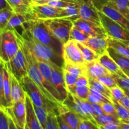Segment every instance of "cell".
<instances>
[{"mask_svg":"<svg viewBox=\"0 0 129 129\" xmlns=\"http://www.w3.org/2000/svg\"><path fill=\"white\" fill-rule=\"evenodd\" d=\"M21 28L22 31L21 34H19L16 29L13 30L19 41L30 50L37 59L49 63H55L60 66H62L60 64L63 66L64 60L58 52L54 50L51 47L37 40L25 28L21 27Z\"/></svg>","mask_w":129,"mask_h":129,"instance_id":"obj_1","label":"cell"},{"mask_svg":"<svg viewBox=\"0 0 129 129\" xmlns=\"http://www.w3.org/2000/svg\"><path fill=\"white\" fill-rule=\"evenodd\" d=\"M18 43L26 57L28 76L37 84L47 99L57 104H62L60 95L57 91L54 88V86L49 84L43 77L38 66L37 62L35 55L30 50H28L19 40Z\"/></svg>","mask_w":129,"mask_h":129,"instance_id":"obj_2","label":"cell"},{"mask_svg":"<svg viewBox=\"0 0 129 129\" xmlns=\"http://www.w3.org/2000/svg\"><path fill=\"white\" fill-rule=\"evenodd\" d=\"M20 83L26 94L31 99L33 105L44 107L50 112H54L57 115H59V107L61 104H57L47 99L39 87L28 76H26L23 78Z\"/></svg>","mask_w":129,"mask_h":129,"instance_id":"obj_3","label":"cell"},{"mask_svg":"<svg viewBox=\"0 0 129 129\" xmlns=\"http://www.w3.org/2000/svg\"><path fill=\"white\" fill-rule=\"evenodd\" d=\"M21 27H23L28 31L30 35L37 40L51 47L54 49L57 47L55 43V39L49 30L43 20H31L24 23Z\"/></svg>","mask_w":129,"mask_h":129,"instance_id":"obj_4","label":"cell"},{"mask_svg":"<svg viewBox=\"0 0 129 129\" xmlns=\"http://www.w3.org/2000/svg\"><path fill=\"white\" fill-rule=\"evenodd\" d=\"M51 35L62 45L69 40L70 31L73 26V21L63 18L44 20Z\"/></svg>","mask_w":129,"mask_h":129,"instance_id":"obj_5","label":"cell"},{"mask_svg":"<svg viewBox=\"0 0 129 129\" xmlns=\"http://www.w3.org/2000/svg\"><path fill=\"white\" fill-rule=\"evenodd\" d=\"M20 49L18 40L14 30H5L0 34V60L10 61Z\"/></svg>","mask_w":129,"mask_h":129,"instance_id":"obj_6","label":"cell"},{"mask_svg":"<svg viewBox=\"0 0 129 129\" xmlns=\"http://www.w3.org/2000/svg\"><path fill=\"white\" fill-rule=\"evenodd\" d=\"M98 14L101 25L108 36L125 42L129 45V31L100 10H98Z\"/></svg>","mask_w":129,"mask_h":129,"instance_id":"obj_7","label":"cell"},{"mask_svg":"<svg viewBox=\"0 0 129 129\" xmlns=\"http://www.w3.org/2000/svg\"><path fill=\"white\" fill-rule=\"evenodd\" d=\"M6 68L19 81L28 75L27 63L23 51L20 47V49L16 55L8 62L5 63Z\"/></svg>","mask_w":129,"mask_h":129,"instance_id":"obj_8","label":"cell"},{"mask_svg":"<svg viewBox=\"0 0 129 129\" xmlns=\"http://www.w3.org/2000/svg\"><path fill=\"white\" fill-rule=\"evenodd\" d=\"M62 57L64 60V63L86 66V62L83 59L75 40H69L66 43L63 44L62 46Z\"/></svg>","mask_w":129,"mask_h":129,"instance_id":"obj_9","label":"cell"},{"mask_svg":"<svg viewBox=\"0 0 129 129\" xmlns=\"http://www.w3.org/2000/svg\"><path fill=\"white\" fill-rule=\"evenodd\" d=\"M49 64L51 68V83L59 93L62 103L68 93L64 81L62 67L53 62H50Z\"/></svg>","mask_w":129,"mask_h":129,"instance_id":"obj_10","label":"cell"},{"mask_svg":"<svg viewBox=\"0 0 129 129\" xmlns=\"http://www.w3.org/2000/svg\"><path fill=\"white\" fill-rule=\"evenodd\" d=\"M78 3L80 18L101 25L98 9L93 0H76Z\"/></svg>","mask_w":129,"mask_h":129,"instance_id":"obj_11","label":"cell"},{"mask_svg":"<svg viewBox=\"0 0 129 129\" xmlns=\"http://www.w3.org/2000/svg\"><path fill=\"white\" fill-rule=\"evenodd\" d=\"M62 8L53 7L47 5L31 3V13L35 20H48L59 18Z\"/></svg>","mask_w":129,"mask_h":129,"instance_id":"obj_12","label":"cell"},{"mask_svg":"<svg viewBox=\"0 0 129 129\" xmlns=\"http://www.w3.org/2000/svg\"><path fill=\"white\" fill-rule=\"evenodd\" d=\"M6 112L12 117L16 125L23 128L26 124V108L25 100H21L7 108Z\"/></svg>","mask_w":129,"mask_h":129,"instance_id":"obj_13","label":"cell"},{"mask_svg":"<svg viewBox=\"0 0 129 129\" xmlns=\"http://www.w3.org/2000/svg\"><path fill=\"white\" fill-rule=\"evenodd\" d=\"M73 25L90 37L108 36L105 30L102 27V25H98L88 20H83L81 18L77 19L73 21Z\"/></svg>","mask_w":129,"mask_h":129,"instance_id":"obj_14","label":"cell"},{"mask_svg":"<svg viewBox=\"0 0 129 129\" xmlns=\"http://www.w3.org/2000/svg\"><path fill=\"white\" fill-rule=\"evenodd\" d=\"M107 37H90L87 41L83 43L93 50L98 56L103 55L109 47Z\"/></svg>","mask_w":129,"mask_h":129,"instance_id":"obj_15","label":"cell"},{"mask_svg":"<svg viewBox=\"0 0 129 129\" xmlns=\"http://www.w3.org/2000/svg\"><path fill=\"white\" fill-rule=\"evenodd\" d=\"M98 10L102 11L105 15L112 18L115 22L119 24L121 26H122L123 28L129 31V20L123 15H122L120 13L118 12L117 10L113 8L110 5L105 4Z\"/></svg>","mask_w":129,"mask_h":129,"instance_id":"obj_16","label":"cell"},{"mask_svg":"<svg viewBox=\"0 0 129 129\" xmlns=\"http://www.w3.org/2000/svg\"><path fill=\"white\" fill-rule=\"evenodd\" d=\"M86 67L88 78L91 79H96L100 77L112 74L98 61V59L86 62Z\"/></svg>","mask_w":129,"mask_h":129,"instance_id":"obj_17","label":"cell"},{"mask_svg":"<svg viewBox=\"0 0 129 129\" xmlns=\"http://www.w3.org/2000/svg\"><path fill=\"white\" fill-rule=\"evenodd\" d=\"M98 60L112 74H116L123 78L128 77L123 73V71L118 66L117 62L113 60L107 51L103 55L99 56Z\"/></svg>","mask_w":129,"mask_h":129,"instance_id":"obj_18","label":"cell"},{"mask_svg":"<svg viewBox=\"0 0 129 129\" xmlns=\"http://www.w3.org/2000/svg\"><path fill=\"white\" fill-rule=\"evenodd\" d=\"M59 115L62 118L72 129H78L79 128V123L82 118L68 109L63 104L60 105L59 107Z\"/></svg>","mask_w":129,"mask_h":129,"instance_id":"obj_19","label":"cell"},{"mask_svg":"<svg viewBox=\"0 0 129 129\" xmlns=\"http://www.w3.org/2000/svg\"><path fill=\"white\" fill-rule=\"evenodd\" d=\"M25 103L26 108V124L28 127L30 129H44L35 114L32 102L26 94L25 96Z\"/></svg>","mask_w":129,"mask_h":129,"instance_id":"obj_20","label":"cell"},{"mask_svg":"<svg viewBox=\"0 0 129 129\" xmlns=\"http://www.w3.org/2000/svg\"><path fill=\"white\" fill-rule=\"evenodd\" d=\"M11 83V98L12 105L21 100H25L26 93L23 88L20 82L9 72Z\"/></svg>","mask_w":129,"mask_h":129,"instance_id":"obj_21","label":"cell"},{"mask_svg":"<svg viewBox=\"0 0 129 129\" xmlns=\"http://www.w3.org/2000/svg\"><path fill=\"white\" fill-rule=\"evenodd\" d=\"M31 20H35V18L31 11L26 14L14 13L10 18L5 30H13L16 27L21 26L24 23Z\"/></svg>","mask_w":129,"mask_h":129,"instance_id":"obj_22","label":"cell"},{"mask_svg":"<svg viewBox=\"0 0 129 129\" xmlns=\"http://www.w3.org/2000/svg\"><path fill=\"white\" fill-rule=\"evenodd\" d=\"M62 104L66 106L71 111L78 115L82 119H88L85 113H84L81 107L77 101L76 96L70 92H68L66 98L64 100Z\"/></svg>","mask_w":129,"mask_h":129,"instance_id":"obj_23","label":"cell"},{"mask_svg":"<svg viewBox=\"0 0 129 129\" xmlns=\"http://www.w3.org/2000/svg\"><path fill=\"white\" fill-rule=\"evenodd\" d=\"M15 13L26 14L31 11V2L29 0H6Z\"/></svg>","mask_w":129,"mask_h":129,"instance_id":"obj_24","label":"cell"},{"mask_svg":"<svg viewBox=\"0 0 129 129\" xmlns=\"http://www.w3.org/2000/svg\"><path fill=\"white\" fill-rule=\"evenodd\" d=\"M109 47L112 48L117 53L125 57L129 58V45L125 42L108 37Z\"/></svg>","mask_w":129,"mask_h":129,"instance_id":"obj_25","label":"cell"},{"mask_svg":"<svg viewBox=\"0 0 129 129\" xmlns=\"http://www.w3.org/2000/svg\"><path fill=\"white\" fill-rule=\"evenodd\" d=\"M107 52L117 62L123 73L129 77V58L125 57L116 52L112 48L108 47Z\"/></svg>","mask_w":129,"mask_h":129,"instance_id":"obj_26","label":"cell"},{"mask_svg":"<svg viewBox=\"0 0 129 129\" xmlns=\"http://www.w3.org/2000/svg\"><path fill=\"white\" fill-rule=\"evenodd\" d=\"M4 78V93H5L6 109L12 106V101L11 98V83H10V74L8 70L5 65L3 69ZM5 109V110H6Z\"/></svg>","mask_w":129,"mask_h":129,"instance_id":"obj_27","label":"cell"},{"mask_svg":"<svg viewBox=\"0 0 129 129\" xmlns=\"http://www.w3.org/2000/svg\"><path fill=\"white\" fill-rule=\"evenodd\" d=\"M129 20V0H110L107 3Z\"/></svg>","mask_w":129,"mask_h":129,"instance_id":"obj_28","label":"cell"},{"mask_svg":"<svg viewBox=\"0 0 129 129\" xmlns=\"http://www.w3.org/2000/svg\"><path fill=\"white\" fill-rule=\"evenodd\" d=\"M59 18L70 20L74 21L77 19L80 18L79 10L78 6H69L62 8L59 15Z\"/></svg>","mask_w":129,"mask_h":129,"instance_id":"obj_29","label":"cell"},{"mask_svg":"<svg viewBox=\"0 0 129 129\" xmlns=\"http://www.w3.org/2000/svg\"><path fill=\"white\" fill-rule=\"evenodd\" d=\"M76 43L86 62L93 61L98 59L99 56L92 49H91L83 43L79 42H76Z\"/></svg>","mask_w":129,"mask_h":129,"instance_id":"obj_30","label":"cell"},{"mask_svg":"<svg viewBox=\"0 0 129 129\" xmlns=\"http://www.w3.org/2000/svg\"><path fill=\"white\" fill-rule=\"evenodd\" d=\"M89 88L100 92L104 94L105 96L109 98L110 100H112V94H111L110 89H108L107 86L102 84V83L96 79H91L89 78Z\"/></svg>","mask_w":129,"mask_h":129,"instance_id":"obj_31","label":"cell"},{"mask_svg":"<svg viewBox=\"0 0 129 129\" xmlns=\"http://www.w3.org/2000/svg\"><path fill=\"white\" fill-rule=\"evenodd\" d=\"M62 69L66 71L69 72L71 74L79 77V76H87L86 67L81 66L74 65V64L64 63L62 66Z\"/></svg>","mask_w":129,"mask_h":129,"instance_id":"obj_32","label":"cell"},{"mask_svg":"<svg viewBox=\"0 0 129 129\" xmlns=\"http://www.w3.org/2000/svg\"><path fill=\"white\" fill-rule=\"evenodd\" d=\"M68 92L76 96L77 98L80 99L87 100L90 91H89V87L88 86H74L68 87L67 88Z\"/></svg>","mask_w":129,"mask_h":129,"instance_id":"obj_33","label":"cell"},{"mask_svg":"<svg viewBox=\"0 0 129 129\" xmlns=\"http://www.w3.org/2000/svg\"><path fill=\"white\" fill-rule=\"evenodd\" d=\"M89 37H90L89 35L73 25L70 31L69 40H73L79 42L84 43L87 41Z\"/></svg>","mask_w":129,"mask_h":129,"instance_id":"obj_34","label":"cell"},{"mask_svg":"<svg viewBox=\"0 0 129 129\" xmlns=\"http://www.w3.org/2000/svg\"><path fill=\"white\" fill-rule=\"evenodd\" d=\"M15 13L10 8L0 10V31H5L11 16Z\"/></svg>","mask_w":129,"mask_h":129,"instance_id":"obj_35","label":"cell"},{"mask_svg":"<svg viewBox=\"0 0 129 129\" xmlns=\"http://www.w3.org/2000/svg\"><path fill=\"white\" fill-rule=\"evenodd\" d=\"M112 103L114 105L115 109L118 113L119 120L121 122L129 123V110L123 107L117 101L112 99Z\"/></svg>","mask_w":129,"mask_h":129,"instance_id":"obj_36","label":"cell"},{"mask_svg":"<svg viewBox=\"0 0 129 129\" xmlns=\"http://www.w3.org/2000/svg\"><path fill=\"white\" fill-rule=\"evenodd\" d=\"M34 105V110H35L37 117L40 122L41 125L42 126L43 128L44 129L45 127V125H46L47 120L48 114L50 112L44 107H38V106L34 105Z\"/></svg>","mask_w":129,"mask_h":129,"instance_id":"obj_37","label":"cell"},{"mask_svg":"<svg viewBox=\"0 0 129 129\" xmlns=\"http://www.w3.org/2000/svg\"><path fill=\"white\" fill-rule=\"evenodd\" d=\"M5 63L0 60V106L1 108L6 109V103H5V93H4V78L3 69Z\"/></svg>","mask_w":129,"mask_h":129,"instance_id":"obj_38","label":"cell"},{"mask_svg":"<svg viewBox=\"0 0 129 129\" xmlns=\"http://www.w3.org/2000/svg\"><path fill=\"white\" fill-rule=\"evenodd\" d=\"M44 129H60L56 113L54 112H49Z\"/></svg>","mask_w":129,"mask_h":129,"instance_id":"obj_39","label":"cell"},{"mask_svg":"<svg viewBox=\"0 0 129 129\" xmlns=\"http://www.w3.org/2000/svg\"><path fill=\"white\" fill-rule=\"evenodd\" d=\"M96 122L97 125H104L106 123H110V122H120V120L113 116L108 115L103 113L101 115L96 116L94 117Z\"/></svg>","mask_w":129,"mask_h":129,"instance_id":"obj_40","label":"cell"},{"mask_svg":"<svg viewBox=\"0 0 129 129\" xmlns=\"http://www.w3.org/2000/svg\"><path fill=\"white\" fill-rule=\"evenodd\" d=\"M101 107H102L103 113L107 115H108L113 116V117H115V118H118L119 120L118 113H117L115 107L113 103L103 102V103H101Z\"/></svg>","mask_w":129,"mask_h":129,"instance_id":"obj_41","label":"cell"},{"mask_svg":"<svg viewBox=\"0 0 129 129\" xmlns=\"http://www.w3.org/2000/svg\"><path fill=\"white\" fill-rule=\"evenodd\" d=\"M96 79L99 81L100 83H102V84H104L105 86H107L110 89L114 88V87L117 86V83H116L113 77L112 76V74L100 77V78H98Z\"/></svg>","mask_w":129,"mask_h":129,"instance_id":"obj_42","label":"cell"},{"mask_svg":"<svg viewBox=\"0 0 129 129\" xmlns=\"http://www.w3.org/2000/svg\"><path fill=\"white\" fill-rule=\"evenodd\" d=\"M112 76L115 80L118 86L122 88L123 90H129V77L123 78L113 74H112Z\"/></svg>","mask_w":129,"mask_h":129,"instance_id":"obj_43","label":"cell"},{"mask_svg":"<svg viewBox=\"0 0 129 129\" xmlns=\"http://www.w3.org/2000/svg\"><path fill=\"white\" fill-rule=\"evenodd\" d=\"M63 73H64V81H65L66 88L68 87H71L75 86L76 81L78 79V76L71 74L69 72L63 69Z\"/></svg>","mask_w":129,"mask_h":129,"instance_id":"obj_44","label":"cell"},{"mask_svg":"<svg viewBox=\"0 0 129 129\" xmlns=\"http://www.w3.org/2000/svg\"><path fill=\"white\" fill-rule=\"evenodd\" d=\"M110 92L112 94V99H114L115 100L118 102H120L123 99V97L125 96L124 91L118 86L110 89Z\"/></svg>","mask_w":129,"mask_h":129,"instance_id":"obj_45","label":"cell"},{"mask_svg":"<svg viewBox=\"0 0 129 129\" xmlns=\"http://www.w3.org/2000/svg\"><path fill=\"white\" fill-rule=\"evenodd\" d=\"M0 129H10L7 113L5 110L1 108H0Z\"/></svg>","mask_w":129,"mask_h":129,"instance_id":"obj_46","label":"cell"},{"mask_svg":"<svg viewBox=\"0 0 129 129\" xmlns=\"http://www.w3.org/2000/svg\"><path fill=\"white\" fill-rule=\"evenodd\" d=\"M78 129H99L96 124L88 119H82Z\"/></svg>","mask_w":129,"mask_h":129,"instance_id":"obj_47","label":"cell"},{"mask_svg":"<svg viewBox=\"0 0 129 129\" xmlns=\"http://www.w3.org/2000/svg\"><path fill=\"white\" fill-rule=\"evenodd\" d=\"M76 86H88L89 85V78L85 76H79L78 78L76 83L75 84Z\"/></svg>","mask_w":129,"mask_h":129,"instance_id":"obj_48","label":"cell"},{"mask_svg":"<svg viewBox=\"0 0 129 129\" xmlns=\"http://www.w3.org/2000/svg\"><path fill=\"white\" fill-rule=\"evenodd\" d=\"M120 122H110V123H106L104 125H98V127L99 129H117Z\"/></svg>","mask_w":129,"mask_h":129,"instance_id":"obj_49","label":"cell"},{"mask_svg":"<svg viewBox=\"0 0 129 129\" xmlns=\"http://www.w3.org/2000/svg\"><path fill=\"white\" fill-rule=\"evenodd\" d=\"M92 107H93V112L94 114V117L96 116L101 115L103 114V112L102 110V107H101V104H91Z\"/></svg>","mask_w":129,"mask_h":129,"instance_id":"obj_50","label":"cell"},{"mask_svg":"<svg viewBox=\"0 0 129 129\" xmlns=\"http://www.w3.org/2000/svg\"><path fill=\"white\" fill-rule=\"evenodd\" d=\"M57 118L58 123H59L60 129H72L60 115H57Z\"/></svg>","mask_w":129,"mask_h":129,"instance_id":"obj_51","label":"cell"},{"mask_svg":"<svg viewBox=\"0 0 129 129\" xmlns=\"http://www.w3.org/2000/svg\"><path fill=\"white\" fill-rule=\"evenodd\" d=\"M87 101L89 102L90 103H91V104H95V103H96V104H101L102 103H103L100 100L98 99L96 96L91 94V93H89Z\"/></svg>","mask_w":129,"mask_h":129,"instance_id":"obj_52","label":"cell"},{"mask_svg":"<svg viewBox=\"0 0 129 129\" xmlns=\"http://www.w3.org/2000/svg\"><path fill=\"white\" fill-rule=\"evenodd\" d=\"M7 113V112H6ZM8 117V122H9V128L10 129H18V128L16 124L15 123V121L12 118V117L7 113Z\"/></svg>","mask_w":129,"mask_h":129,"instance_id":"obj_53","label":"cell"},{"mask_svg":"<svg viewBox=\"0 0 129 129\" xmlns=\"http://www.w3.org/2000/svg\"><path fill=\"white\" fill-rule=\"evenodd\" d=\"M110 0H93L94 3V5L96 6L97 8L99 10L102 6H103L104 5H105L106 3L109 1Z\"/></svg>","mask_w":129,"mask_h":129,"instance_id":"obj_54","label":"cell"},{"mask_svg":"<svg viewBox=\"0 0 129 129\" xmlns=\"http://www.w3.org/2000/svg\"><path fill=\"white\" fill-rule=\"evenodd\" d=\"M119 103L129 110V99L127 96H125L123 98V99H122Z\"/></svg>","mask_w":129,"mask_h":129,"instance_id":"obj_55","label":"cell"},{"mask_svg":"<svg viewBox=\"0 0 129 129\" xmlns=\"http://www.w3.org/2000/svg\"><path fill=\"white\" fill-rule=\"evenodd\" d=\"M117 129H129V123L123 122H120L118 127Z\"/></svg>","mask_w":129,"mask_h":129,"instance_id":"obj_56","label":"cell"},{"mask_svg":"<svg viewBox=\"0 0 129 129\" xmlns=\"http://www.w3.org/2000/svg\"><path fill=\"white\" fill-rule=\"evenodd\" d=\"M3 8H10V6L7 3L6 0H0V10Z\"/></svg>","mask_w":129,"mask_h":129,"instance_id":"obj_57","label":"cell"},{"mask_svg":"<svg viewBox=\"0 0 129 129\" xmlns=\"http://www.w3.org/2000/svg\"><path fill=\"white\" fill-rule=\"evenodd\" d=\"M123 91H124L125 95L128 97V99H129V90H123Z\"/></svg>","mask_w":129,"mask_h":129,"instance_id":"obj_58","label":"cell"},{"mask_svg":"<svg viewBox=\"0 0 129 129\" xmlns=\"http://www.w3.org/2000/svg\"><path fill=\"white\" fill-rule=\"evenodd\" d=\"M16 126H17L18 128V129H30V128H29V127H28V125H26V124H25V127H24L23 128H20V127H18V125H16Z\"/></svg>","mask_w":129,"mask_h":129,"instance_id":"obj_59","label":"cell"},{"mask_svg":"<svg viewBox=\"0 0 129 129\" xmlns=\"http://www.w3.org/2000/svg\"><path fill=\"white\" fill-rule=\"evenodd\" d=\"M30 1L31 3H34V2H39V1H46V0H29Z\"/></svg>","mask_w":129,"mask_h":129,"instance_id":"obj_60","label":"cell"},{"mask_svg":"<svg viewBox=\"0 0 129 129\" xmlns=\"http://www.w3.org/2000/svg\"><path fill=\"white\" fill-rule=\"evenodd\" d=\"M0 34H1V31H0Z\"/></svg>","mask_w":129,"mask_h":129,"instance_id":"obj_61","label":"cell"},{"mask_svg":"<svg viewBox=\"0 0 129 129\" xmlns=\"http://www.w3.org/2000/svg\"><path fill=\"white\" fill-rule=\"evenodd\" d=\"M0 108H1V106H0Z\"/></svg>","mask_w":129,"mask_h":129,"instance_id":"obj_62","label":"cell"}]
</instances>
